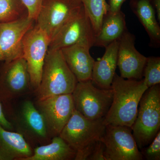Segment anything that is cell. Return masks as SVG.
<instances>
[{
	"label": "cell",
	"mask_w": 160,
	"mask_h": 160,
	"mask_svg": "<svg viewBox=\"0 0 160 160\" xmlns=\"http://www.w3.org/2000/svg\"><path fill=\"white\" fill-rule=\"evenodd\" d=\"M50 42L49 36L35 23L23 38L22 57L27 63L32 90L34 92L39 86Z\"/></svg>",
	"instance_id": "7"
},
{
	"label": "cell",
	"mask_w": 160,
	"mask_h": 160,
	"mask_svg": "<svg viewBox=\"0 0 160 160\" xmlns=\"http://www.w3.org/2000/svg\"><path fill=\"white\" fill-rule=\"evenodd\" d=\"M34 103L52 138L59 136L75 109L71 94L52 96L37 99Z\"/></svg>",
	"instance_id": "12"
},
{
	"label": "cell",
	"mask_w": 160,
	"mask_h": 160,
	"mask_svg": "<svg viewBox=\"0 0 160 160\" xmlns=\"http://www.w3.org/2000/svg\"><path fill=\"white\" fill-rule=\"evenodd\" d=\"M96 35L84 8L64 24L50 41L48 51L60 50L68 46L82 44L92 48Z\"/></svg>",
	"instance_id": "9"
},
{
	"label": "cell",
	"mask_w": 160,
	"mask_h": 160,
	"mask_svg": "<svg viewBox=\"0 0 160 160\" xmlns=\"http://www.w3.org/2000/svg\"><path fill=\"white\" fill-rule=\"evenodd\" d=\"M101 141L106 160H142L132 130L126 126L107 125Z\"/></svg>",
	"instance_id": "11"
},
{
	"label": "cell",
	"mask_w": 160,
	"mask_h": 160,
	"mask_svg": "<svg viewBox=\"0 0 160 160\" xmlns=\"http://www.w3.org/2000/svg\"><path fill=\"white\" fill-rule=\"evenodd\" d=\"M127 30L126 16L123 12L115 14L107 13L103 18L98 33L96 35L93 46L106 48L119 39Z\"/></svg>",
	"instance_id": "19"
},
{
	"label": "cell",
	"mask_w": 160,
	"mask_h": 160,
	"mask_svg": "<svg viewBox=\"0 0 160 160\" xmlns=\"http://www.w3.org/2000/svg\"><path fill=\"white\" fill-rule=\"evenodd\" d=\"M104 120L89 119L73 110L59 136L76 152L75 160H88L96 144L105 132Z\"/></svg>",
	"instance_id": "3"
},
{
	"label": "cell",
	"mask_w": 160,
	"mask_h": 160,
	"mask_svg": "<svg viewBox=\"0 0 160 160\" xmlns=\"http://www.w3.org/2000/svg\"><path fill=\"white\" fill-rule=\"evenodd\" d=\"M157 16V19L160 23V0H150Z\"/></svg>",
	"instance_id": "29"
},
{
	"label": "cell",
	"mask_w": 160,
	"mask_h": 160,
	"mask_svg": "<svg viewBox=\"0 0 160 160\" xmlns=\"http://www.w3.org/2000/svg\"><path fill=\"white\" fill-rule=\"evenodd\" d=\"M78 81L64 60L61 50L48 51L45 58L37 99L72 94Z\"/></svg>",
	"instance_id": "4"
},
{
	"label": "cell",
	"mask_w": 160,
	"mask_h": 160,
	"mask_svg": "<svg viewBox=\"0 0 160 160\" xmlns=\"http://www.w3.org/2000/svg\"><path fill=\"white\" fill-rule=\"evenodd\" d=\"M0 125L7 130L13 131V128L11 124L6 118L3 112L2 106L0 102Z\"/></svg>",
	"instance_id": "28"
},
{
	"label": "cell",
	"mask_w": 160,
	"mask_h": 160,
	"mask_svg": "<svg viewBox=\"0 0 160 160\" xmlns=\"http://www.w3.org/2000/svg\"><path fill=\"white\" fill-rule=\"evenodd\" d=\"M112 102L104 118L105 125L132 128L138 112L139 104L148 89L143 80L127 79L116 73L112 83Z\"/></svg>",
	"instance_id": "1"
},
{
	"label": "cell",
	"mask_w": 160,
	"mask_h": 160,
	"mask_svg": "<svg viewBox=\"0 0 160 160\" xmlns=\"http://www.w3.org/2000/svg\"><path fill=\"white\" fill-rule=\"evenodd\" d=\"M160 128L159 84L148 88L140 100L137 116L131 128L138 149L148 146Z\"/></svg>",
	"instance_id": "5"
},
{
	"label": "cell",
	"mask_w": 160,
	"mask_h": 160,
	"mask_svg": "<svg viewBox=\"0 0 160 160\" xmlns=\"http://www.w3.org/2000/svg\"><path fill=\"white\" fill-rule=\"evenodd\" d=\"M118 41L110 43L105 49L102 57L95 61L91 81L93 85L102 89H110L117 66Z\"/></svg>",
	"instance_id": "16"
},
{
	"label": "cell",
	"mask_w": 160,
	"mask_h": 160,
	"mask_svg": "<svg viewBox=\"0 0 160 160\" xmlns=\"http://www.w3.org/2000/svg\"><path fill=\"white\" fill-rule=\"evenodd\" d=\"M143 79L144 84L148 88L160 83V58L159 57H149L144 70Z\"/></svg>",
	"instance_id": "23"
},
{
	"label": "cell",
	"mask_w": 160,
	"mask_h": 160,
	"mask_svg": "<svg viewBox=\"0 0 160 160\" xmlns=\"http://www.w3.org/2000/svg\"><path fill=\"white\" fill-rule=\"evenodd\" d=\"M33 149L22 136L0 125V160H25Z\"/></svg>",
	"instance_id": "17"
},
{
	"label": "cell",
	"mask_w": 160,
	"mask_h": 160,
	"mask_svg": "<svg viewBox=\"0 0 160 160\" xmlns=\"http://www.w3.org/2000/svg\"><path fill=\"white\" fill-rule=\"evenodd\" d=\"M83 7L81 0H43L35 24L51 41L61 27Z\"/></svg>",
	"instance_id": "10"
},
{
	"label": "cell",
	"mask_w": 160,
	"mask_h": 160,
	"mask_svg": "<svg viewBox=\"0 0 160 160\" xmlns=\"http://www.w3.org/2000/svg\"><path fill=\"white\" fill-rule=\"evenodd\" d=\"M89 17L96 35L98 33L103 18L108 13L109 5L106 0H81Z\"/></svg>",
	"instance_id": "21"
},
{
	"label": "cell",
	"mask_w": 160,
	"mask_h": 160,
	"mask_svg": "<svg viewBox=\"0 0 160 160\" xmlns=\"http://www.w3.org/2000/svg\"><path fill=\"white\" fill-rule=\"evenodd\" d=\"M31 91L30 76L24 58L3 62L0 66V102H10Z\"/></svg>",
	"instance_id": "8"
},
{
	"label": "cell",
	"mask_w": 160,
	"mask_h": 160,
	"mask_svg": "<svg viewBox=\"0 0 160 160\" xmlns=\"http://www.w3.org/2000/svg\"><path fill=\"white\" fill-rule=\"evenodd\" d=\"M143 159L160 160V131L158 132L154 139L148 146L141 149Z\"/></svg>",
	"instance_id": "24"
},
{
	"label": "cell",
	"mask_w": 160,
	"mask_h": 160,
	"mask_svg": "<svg viewBox=\"0 0 160 160\" xmlns=\"http://www.w3.org/2000/svg\"><path fill=\"white\" fill-rule=\"evenodd\" d=\"M89 46L76 44L61 49L64 60L78 82L91 80L95 62Z\"/></svg>",
	"instance_id": "15"
},
{
	"label": "cell",
	"mask_w": 160,
	"mask_h": 160,
	"mask_svg": "<svg viewBox=\"0 0 160 160\" xmlns=\"http://www.w3.org/2000/svg\"><path fill=\"white\" fill-rule=\"evenodd\" d=\"M135 40L134 35L127 30L118 40L117 66L120 76L127 79L142 80L147 59L136 49Z\"/></svg>",
	"instance_id": "14"
},
{
	"label": "cell",
	"mask_w": 160,
	"mask_h": 160,
	"mask_svg": "<svg viewBox=\"0 0 160 160\" xmlns=\"http://www.w3.org/2000/svg\"><path fill=\"white\" fill-rule=\"evenodd\" d=\"M22 0H0V23H8L28 17Z\"/></svg>",
	"instance_id": "22"
},
{
	"label": "cell",
	"mask_w": 160,
	"mask_h": 160,
	"mask_svg": "<svg viewBox=\"0 0 160 160\" xmlns=\"http://www.w3.org/2000/svg\"><path fill=\"white\" fill-rule=\"evenodd\" d=\"M105 149V145L103 142L101 140L98 141L89 160H106L104 156Z\"/></svg>",
	"instance_id": "26"
},
{
	"label": "cell",
	"mask_w": 160,
	"mask_h": 160,
	"mask_svg": "<svg viewBox=\"0 0 160 160\" xmlns=\"http://www.w3.org/2000/svg\"><path fill=\"white\" fill-rule=\"evenodd\" d=\"M76 156V152L58 136L50 143L35 147L32 155L25 160H75Z\"/></svg>",
	"instance_id": "20"
},
{
	"label": "cell",
	"mask_w": 160,
	"mask_h": 160,
	"mask_svg": "<svg viewBox=\"0 0 160 160\" xmlns=\"http://www.w3.org/2000/svg\"><path fill=\"white\" fill-rule=\"evenodd\" d=\"M126 0H108V13L115 14L121 11L123 4Z\"/></svg>",
	"instance_id": "27"
},
{
	"label": "cell",
	"mask_w": 160,
	"mask_h": 160,
	"mask_svg": "<svg viewBox=\"0 0 160 160\" xmlns=\"http://www.w3.org/2000/svg\"><path fill=\"white\" fill-rule=\"evenodd\" d=\"M129 7L149 36L151 47L159 48L160 27L150 0H130Z\"/></svg>",
	"instance_id": "18"
},
{
	"label": "cell",
	"mask_w": 160,
	"mask_h": 160,
	"mask_svg": "<svg viewBox=\"0 0 160 160\" xmlns=\"http://www.w3.org/2000/svg\"><path fill=\"white\" fill-rule=\"evenodd\" d=\"M71 95L75 109L87 118L97 120L105 118L109 111L113 91L98 88L89 80L78 82Z\"/></svg>",
	"instance_id": "6"
},
{
	"label": "cell",
	"mask_w": 160,
	"mask_h": 160,
	"mask_svg": "<svg viewBox=\"0 0 160 160\" xmlns=\"http://www.w3.org/2000/svg\"><path fill=\"white\" fill-rule=\"evenodd\" d=\"M35 21L29 17L8 23H0V62L22 57V39Z\"/></svg>",
	"instance_id": "13"
},
{
	"label": "cell",
	"mask_w": 160,
	"mask_h": 160,
	"mask_svg": "<svg viewBox=\"0 0 160 160\" xmlns=\"http://www.w3.org/2000/svg\"><path fill=\"white\" fill-rule=\"evenodd\" d=\"M28 11V17L35 21L42 6L43 0H22Z\"/></svg>",
	"instance_id": "25"
},
{
	"label": "cell",
	"mask_w": 160,
	"mask_h": 160,
	"mask_svg": "<svg viewBox=\"0 0 160 160\" xmlns=\"http://www.w3.org/2000/svg\"><path fill=\"white\" fill-rule=\"evenodd\" d=\"M4 115L13 128L32 149L51 142L42 116L31 100H23L16 109L9 103L2 104Z\"/></svg>",
	"instance_id": "2"
}]
</instances>
